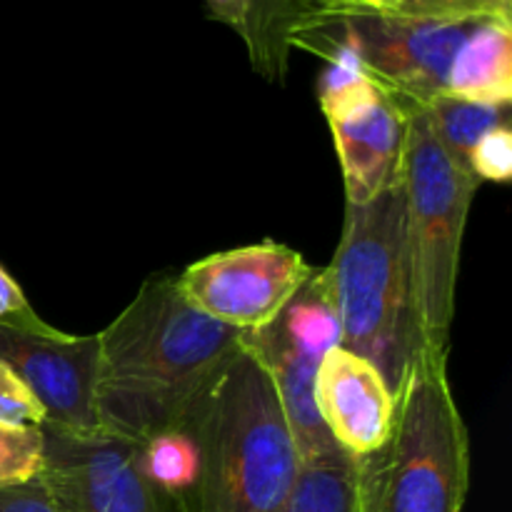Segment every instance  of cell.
Here are the masks:
<instances>
[{"label": "cell", "instance_id": "6da1fadb", "mask_svg": "<svg viewBox=\"0 0 512 512\" xmlns=\"http://www.w3.org/2000/svg\"><path fill=\"white\" fill-rule=\"evenodd\" d=\"M243 333L195 310L173 278H148L98 333L95 418L100 433L145 443L190 425Z\"/></svg>", "mask_w": 512, "mask_h": 512}, {"label": "cell", "instance_id": "7a4b0ae2", "mask_svg": "<svg viewBox=\"0 0 512 512\" xmlns=\"http://www.w3.org/2000/svg\"><path fill=\"white\" fill-rule=\"evenodd\" d=\"M200 448L195 485L178 512H285L300 458L263 365L240 353L190 418Z\"/></svg>", "mask_w": 512, "mask_h": 512}, {"label": "cell", "instance_id": "3957f363", "mask_svg": "<svg viewBox=\"0 0 512 512\" xmlns=\"http://www.w3.org/2000/svg\"><path fill=\"white\" fill-rule=\"evenodd\" d=\"M340 345L370 360L398 393L423 353L405 240L403 183L370 203H345L343 233L328 265Z\"/></svg>", "mask_w": 512, "mask_h": 512}, {"label": "cell", "instance_id": "277c9868", "mask_svg": "<svg viewBox=\"0 0 512 512\" xmlns=\"http://www.w3.org/2000/svg\"><path fill=\"white\" fill-rule=\"evenodd\" d=\"M478 188V180L445 153L428 113L408 108L403 160L405 240L420 343L423 353L435 360L450 358L460 253Z\"/></svg>", "mask_w": 512, "mask_h": 512}, {"label": "cell", "instance_id": "5b68a950", "mask_svg": "<svg viewBox=\"0 0 512 512\" xmlns=\"http://www.w3.org/2000/svg\"><path fill=\"white\" fill-rule=\"evenodd\" d=\"M380 512H463L470 490V433L448 378V360L420 353L395 393L383 450Z\"/></svg>", "mask_w": 512, "mask_h": 512}, {"label": "cell", "instance_id": "8992f818", "mask_svg": "<svg viewBox=\"0 0 512 512\" xmlns=\"http://www.w3.org/2000/svg\"><path fill=\"white\" fill-rule=\"evenodd\" d=\"M478 23L480 20L400 18L348 3L295 25L290 48L298 35L333 40L403 108H425L445 95L455 53Z\"/></svg>", "mask_w": 512, "mask_h": 512}, {"label": "cell", "instance_id": "52a82bcc", "mask_svg": "<svg viewBox=\"0 0 512 512\" xmlns=\"http://www.w3.org/2000/svg\"><path fill=\"white\" fill-rule=\"evenodd\" d=\"M293 48L328 60L318 98L343 170L345 203H370L403 183L408 108L378 88L343 45L318 35H298Z\"/></svg>", "mask_w": 512, "mask_h": 512}, {"label": "cell", "instance_id": "ba28073f", "mask_svg": "<svg viewBox=\"0 0 512 512\" xmlns=\"http://www.w3.org/2000/svg\"><path fill=\"white\" fill-rule=\"evenodd\" d=\"M313 270L300 250L268 238L205 255L173 280L195 310L250 333L273 323Z\"/></svg>", "mask_w": 512, "mask_h": 512}, {"label": "cell", "instance_id": "9c48e42d", "mask_svg": "<svg viewBox=\"0 0 512 512\" xmlns=\"http://www.w3.org/2000/svg\"><path fill=\"white\" fill-rule=\"evenodd\" d=\"M40 478L60 512H170L138 463V445L108 433H68L40 425Z\"/></svg>", "mask_w": 512, "mask_h": 512}, {"label": "cell", "instance_id": "30bf717a", "mask_svg": "<svg viewBox=\"0 0 512 512\" xmlns=\"http://www.w3.org/2000/svg\"><path fill=\"white\" fill-rule=\"evenodd\" d=\"M0 360L43 405L45 425L68 433H100L93 400L98 335L30 333L0 325Z\"/></svg>", "mask_w": 512, "mask_h": 512}, {"label": "cell", "instance_id": "8fae6325", "mask_svg": "<svg viewBox=\"0 0 512 512\" xmlns=\"http://www.w3.org/2000/svg\"><path fill=\"white\" fill-rule=\"evenodd\" d=\"M315 403L330 438L355 458L380 455L395 423V393L370 360L343 345L330 350L315 375Z\"/></svg>", "mask_w": 512, "mask_h": 512}, {"label": "cell", "instance_id": "7c38bea8", "mask_svg": "<svg viewBox=\"0 0 512 512\" xmlns=\"http://www.w3.org/2000/svg\"><path fill=\"white\" fill-rule=\"evenodd\" d=\"M383 453L355 458L335 448L300 460L295 488L285 512H380Z\"/></svg>", "mask_w": 512, "mask_h": 512}, {"label": "cell", "instance_id": "4fadbf2b", "mask_svg": "<svg viewBox=\"0 0 512 512\" xmlns=\"http://www.w3.org/2000/svg\"><path fill=\"white\" fill-rule=\"evenodd\" d=\"M445 93L483 105L512 103V20H480L450 65Z\"/></svg>", "mask_w": 512, "mask_h": 512}, {"label": "cell", "instance_id": "5bb4252c", "mask_svg": "<svg viewBox=\"0 0 512 512\" xmlns=\"http://www.w3.org/2000/svg\"><path fill=\"white\" fill-rule=\"evenodd\" d=\"M270 325L290 348L308 355L315 363H323L325 355L338 348L343 330H340L338 300H335L328 265L313 270L303 288L290 298L283 313Z\"/></svg>", "mask_w": 512, "mask_h": 512}, {"label": "cell", "instance_id": "9a60e30c", "mask_svg": "<svg viewBox=\"0 0 512 512\" xmlns=\"http://www.w3.org/2000/svg\"><path fill=\"white\" fill-rule=\"evenodd\" d=\"M138 463L145 478L168 503L180 505L195 485L200 448L190 425L163 430L138 445Z\"/></svg>", "mask_w": 512, "mask_h": 512}, {"label": "cell", "instance_id": "2e32d148", "mask_svg": "<svg viewBox=\"0 0 512 512\" xmlns=\"http://www.w3.org/2000/svg\"><path fill=\"white\" fill-rule=\"evenodd\" d=\"M423 110L428 113L435 138L440 140L445 153L468 175H473L470 173V153H473L475 143L495 125L510 123V108L473 103V100L455 98L448 93L435 98Z\"/></svg>", "mask_w": 512, "mask_h": 512}, {"label": "cell", "instance_id": "e0dca14e", "mask_svg": "<svg viewBox=\"0 0 512 512\" xmlns=\"http://www.w3.org/2000/svg\"><path fill=\"white\" fill-rule=\"evenodd\" d=\"M45 438L40 425L0 423V488H13L43 473Z\"/></svg>", "mask_w": 512, "mask_h": 512}, {"label": "cell", "instance_id": "ac0fdd59", "mask_svg": "<svg viewBox=\"0 0 512 512\" xmlns=\"http://www.w3.org/2000/svg\"><path fill=\"white\" fill-rule=\"evenodd\" d=\"M470 173L478 183H508L512 178V130L510 123L490 128L470 153Z\"/></svg>", "mask_w": 512, "mask_h": 512}, {"label": "cell", "instance_id": "d6986e66", "mask_svg": "<svg viewBox=\"0 0 512 512\" xmlns=\"http://www.w3.org/2000/svg\"><path fill=\"white\" fill-rule=\"evenodd\" d=\"M405 18L512 20V0H413Z\"/></svg>", "mask_w": 512, "mask_h": 512}, {"label": "cell", "instance_id": "ffe728a7", "mask_svg": "<svg viewBox=\"0 0 512 512\" xmlns=\"http://www.w3.org/2000/svg\"><path fill=\"white\" fill-rule=\"evenodd\" d=\"M43 420V405L35 400L28 385L0 360V423L40 425Z\"/></svg>", "mask_w": 512, "mask_h": 512}, {"label": "cell", "instance_id": "44dd1931", "mask_svg": "<svg viewBox=\"0 0 512 512\" xmlns=\"http://www.w3.org/2000/svg\"><path fill=\"white\" fill-rule=\"evenodd\" d=\"M0 325L18 330H30V333H53V325L45 323L33 305L25 298L18 280L0 265Z\"/></svg>", "mask_w": 512, "mask_h": 512}, {"label": "cell", "instance_id": "7402d4cb", "mask_svg": "<svg viewBox=\"0 0 512 512\" xmlns=\"http://www.w3.org/2000/svg\"><path fill=\"white\" fill-rule=\"evenodd\" d=\"M0 512H60V508L38 475L23 485L0 488Z\"/></svg>", "mask_w": 512, "mask_h": 512}, {"label": "cell", "instance_id": "603a6c76", "mask_svg": "<svg viewBox=\"0 0 512 512\" xmlns=\"http://www.w3.org/2000/svg\"><path fill=\"white\" fill-rule=\"evenodd\" d=\"M273 5L275 13L280 15V20L285 23L288 33L293 35L295 25H300L303 20L315 18L320 13H328V10L340 8V5L355 3V0H268Z\"/></svg>", "mask_w": 512, "mask_h": 512}, {"label": "cell", "instance_id": "cb8c5ba5", "mask_svg": "<svg viewBox=\"0 0 512 512\" xmlns=\"http://www.w3.org/2000/svg\"><path fill=\"white\" fill-rule=\"evenodd\" d=\"M258 3H260V10H263L265 20H268L270 33L275 35V40H278V43L283 45V48L288 50V53H293V48H290V33H288V28H285L283 20H280V15L275 13L273 5H270L268 0H258Z\"/></svg>", "mask_w": 512, "mask_h": 512}, {"label": "cell", "instance_id": "d4e9b609", "mask_svg": "<svg viewBox=\"0 0 512 512\" xmlns=\"http://www.w3.org/2000/svg\"><path fill=\"white\" fill-rule=\"evenodd\" d=\"M355 3H360L363 8H368V10H375V13L400 15V18H405L410 10V5H413V0H355Z\"/></svg>", "mask_w": 512, "mask_h": 512}]
</instances>
